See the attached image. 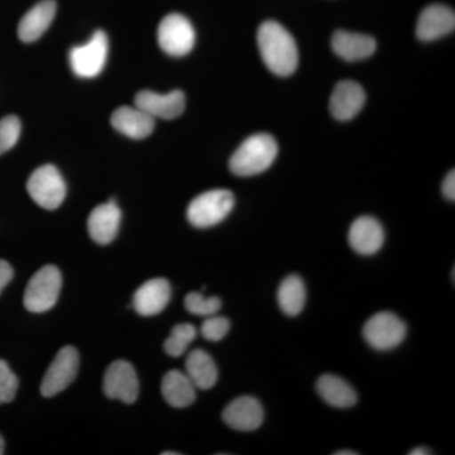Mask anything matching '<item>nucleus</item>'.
I'll return each mask as SVG.
<instances>
[{
    "mask_svg": "<svg viewBox=\"0 0 455 455\" xmlns=\"http://www.w3.org/2000/svg\"><path fill=\"white\" fill-rule=\"evenodd\" d=\"M443 194L451 202L455 200V172L451 170L443 182Z\"/></svg>",
    "mask_w": 455,
    "mask_h": 455,
    "instance_id": "31",
    "label": "nucleus"
},
{
    "mask_svg": "<svg viewBox=\"0 0 455 455\" xmlns=\"http://www.w3.org/2000/svg\"><path fill=\"white\" fill-rule=\"evenodd\" d=\"M4 454V440H3L2 435H0V455Z\"/></svg>",
    "mask_w": 455,
    "mask_h": 455,
    "instance_id": "34",
    "label": "nucleus"
},
{
    "mask_svg": "<svg viewBox=\"0 0 455 455\" xmlns=\"http://www.w3.org/2000/svg\"><path fill=\"white\" fill-rule=\"evenodd\" d=\"M184 304L188 313L199 316L215 315L221 307L220 299L205 298L200 292L188 293L187 298H185Z\"/></svg>",
    "mask_w": 455,
    "mask_h": 455,
    "instance_id": "26",
    "label": "nucleus"
},
{
    "mask_svg": "<svg viewBox=\"0 0 455 455\" xmlns=\"http://www.w3.org/2000/svg\"><path fill=\"white\" fill-rule=\"evenodd\" d=\"M278 305L287 316H296L307 302V287L300 277L292 275L284 278L277 292Z\"/></svg>",
    "mask_w": 455,
    "mask_h": 455,
    "instance_id": "24",
    "label": "nucleus"
},
{
    "mask_svg": "<svg viewBox=\"0 0 455 455\" xmlns=\"http://www.w3.org/2000/svg\"><path fill=\"white\" fill-rule=\"evenodd\" d=\"M455 14L453 9L443 4L429 5L421 12L416 26L419 40L429 42L453 32Z\"/></svg>",
    "mask_w": 455,
    "mask_h": 455,
    "instance_id": "14",
    "label": "nucleus"
},
{
    "mask_svg": "<svg viewBox=\"0 0 455 455\" xmlns=\"http://www.w3.org/2000/svg\"><path fill=\"white\" fill-rule=\"evenodd\" d=\"M134 104L152 118L175 119L184 113L187 98L181 90H173L167 94L142 90L134 98Z\"/></svg>",
    "mask_w": 455,
    "mask_h": 455,
    "instance_id": "11",
    "label": "nucleus"
},
{
    "mask_svg": "<svg viewBox=\"0 0 455 455\" xmlns=\"http://www.w3.org/2000/svg\"><path fill=\"white\" fill-rule=\"evenodd\" d=\"M20 121L16 116H7L0 119V155L13 148L20 140Z\"/></svg>",
    "mask_w": 455,
    "mask_h": 455,
    "instance_id": "27",
    "label": "nucleus"
},
{
    "mask_svg": "<svg viewBox=\"0 0 455 455\" xmlns=\"http://www.w3.org/2000/svg\"><path fill=\"white\" fill-rule=\"evenodd\" d=\"M316 391L329 405L348 409L357 403L358 396L348 382L334 374H324L316 382Z\"/></svg>",
    "mask_w": 455,
    "mask_h": 455,
    "instance_id": "22",
    "label": "nucleus"
},
{
    "mask_svg": "<svg viewBox=\"0 0 455 455\" xmlns=\"http://www.w3.org/2000/svg\"><path fill=\"white\" fill-rule=\"evenodd\" d=\"M197 388L188 374L179 370L169 371L164 376L161 391L166 403L176 409L190 406L196 398Z\"/></svg>",
    "mask_w": 455,
    "mask_h": 455,
    "instance_id": "21",
    "label": "nucleus"
},
{
    "mask_svg": "<svg viewBox=\"0 0 455 455\" xmlns=\"http://www.w3.org/2000/svg\"><path fill=\"white\" fill-rule=\"evenodd\" d=\"M409 454H411V455H425V454H431V451H429V449L416 448V449H412L411 451H409Z\"/></svg>",
    "mask_w": 455,
    "mask_h": 455,
    "instance_id": "32",
    "label": "nucleus"
},
{
    "mask_svg": "<svg viewBox=\"0 0 455 455\" xmlns=\"http://www.w3.org/2000/svg\"><path fill=\"white\" fill-rule=\"evenodd\" d=\"M366 103V92L358 83L340 82L331 94L329 108L335 119L341 122L355 118Z\"/></svg>",
    "mask_w": 455,
    "mask_h": 455,
    "instance_id": "15",
    "label": "nucleus"
},
{
    "mask_svg": "<svg viewBox=\"0 0 455 455\" xmlns=\"http://www.w3.org/2000/svg\"><path fill=\"white\" fill-rule=\"evenodd\" d=\"M56 14L55 0H42L23 16L18 26L20 40L31 44L47 31Z\"/></svg>",
    "mask_w": 455,
    "mask_h": 455,
    "instance_id": "18",
    "label": "nucleus"
},
{
    "mask_svg": "<svg viewBox=\"0 0 455 455\" xmlns=\"http://www.w3.org/2000/svg\"><path fill=\"white\" fill-rule=\"evenodd\" d=\"M103 391L112 400H119L128 405L136 403L140 394V382L136 370L130 362L119 359L107 368Z\"/></svg>",
    "mask_w": 455,
    "mask_h": 455,
    "instance_id": "10",
    "label": "nucleus"
},
{
    "mask_svg": "<svg viewBox=\"0 0 455 455\" xmlns=\"http://www.w3.org/2000/svg\"><path fill=\"white\" fill-rule=\"evenodd\" d=\"M185 367H187L185 373L197 390H211L218 381L217 364L205 350H193L188 355Z\"/></svg>",
    "mask_w": 455,
    "mask_h": 455,
    "instance_id": "23",
    "label": "nucleus"
},
{
    "mask_svg": "<svg viewBox=\"0 0 455 455\" xmlns=\"http://www.w3.org/2000/svg\"><path fill=\"white\" fill-rule=\"evenodd\" d=\"M18 381L16 374L8 366L7 362L0 359V405L12 403L16 397Z\"/></svg>",
    "mask_w": 455,
    "mask_h": 455,
    "instance_id": "28",
    "label": "nucleus"
},
{
    "mask_svg": "<svg viewBox=\"0 0 455 455\" xmlns=\"http://www.w3.org/2000/svg\"><path fill=\"white\" fill-rule=\"evenodd\" d=\"M229 329L230 323L227 317L211 315L203 323L202 335L206 340L220 341L226 337Z\"/></svg>",
    "mask_w": 455,
    "mask_h": 455,
    "instance_id": "29",
    "label": "nucleus"
},
{
    "mask_svg": "<svg viewBox=\"0 0 455 455\" xmlns=\"http://www.w3.org/2000/svg\"><path fill=\"white\" fill-rule=\"evenodd\" d=\"M196 328L193 324H179L173 326L170 337L164 341V352L170 357H181L187 352L188 346L196 338Z\"/></svg>",
    "mask_w": 455,
    "mask_h": 455,
    "instance_id": "25",
    "label": "nucleus"
},
{
    "mask_svg": "<svg viewBox=\"0 0 455 455\" xmlns=\"http://www.w3.org/2000/svg\"><path fill=\"white\" fill-rule=\"evenodd\" d=\"M161 49L170 56L188 55L196 44V29L187 17L171 13L161 20L157 29Z\"/></svg>",
    "mask_w": 455,
    "mask_h": 455,
    "instance_id": "6",
    "label": "nucleus"
},
{
    "mask_svg": "<svg viewBox=\"0 0 455 455\" xmlns=\"http://www.w3.org/2000/svg\"><path fill=\"white\" fill-rule=\"evenodd\" d=\"M265 419L263 407L257 398L242 396L235 398L224 409L223 421L228 427L238 431L259 429Z\"/></svg>",
    "mask_w": 455,
    "mask_h": 455,
    "instance_id": "12",
    "label": "nucleus"
},
{
    "mask_svg": "<svg viewBox=\"0 0 455 455\" xmlns=\"http://www.w3.org/2000/svg\"><path fill=\"white\" fill-rule=\"evenodd\" d=\"M331 47L344 61L355 62L372 56L377 49V42L371 36L338 31L331 38Z\"/></svg>",
    "mask_w": 455,
    "mask_h": 455,
    "instance_id": "20",
    "label": "nucleus"
},
{
    "mask_svg": "<svg viewBox=\"0 0 455 455\" xmlns=\"http://www.w3.org/2000/svg\"><path fill=\"white\" fill-rule=\"evenodd\" d=\"M62 276L56 266H44L36 272L27 284L25 298L26 309L41 314L55 307L61 292Z\"/></svg>",
    "mask_w": 455,
    "mask_h": 455,
    "instance_id": "4",
    "label": "nucleus"
},
{
    "mask_svg": "<svg viewBox=\"0 0 455 455\" xmlns=\"http://www.w3.org/2000/svg\"><path fill=\"white\" fill-rule=\"evenodd\" d=\"M171 299V286L166 278H152L137 290L133 307L140 315L154 316L164 311Z\"/></svg>",
    "mask_w": 455,
    "mask_h": 455,
    "instance_id": "17",
    "label": "nucleus"
},
{
    "mask_svg": "<svg viewBox=\"0 0 455 455\" xmlns=\"http://www.w3.org/2000/svg\"><path fill=\"white\" fill-rule=\"evenodd\" d=\"M122 212L114 200L100 204L90 212L88 220L89 235L95 243H112L121 227Z\"/></svg>",
    "mask_w": 455,
    "mask_h": 455,
    "instance_id": "13",
    "label": "nucleus"
},
{
    "mask_svg": "<svg viewBox=\"0 0 455 455\" xmlns=\"http://www.w3.org/2000/svg\"><path fill=\"white\" fill-rule=\"evenodd\" d=\"M79 364L80 357L76 348L66 346L60 349L42 379V396L53 397L64 391L76 377Z\"/></svg>",
    "mask_w": 455,
    "mask_h": 455,
    "instance_id": "9",
    "label": "nucleus"
},
{
    "mask_svg": "<svg viewBox=\"0 0 455 455\" xmlns=\"http://www.w3.org/2000/svg\"><path fill=\"white\" fill-rule=\"evenodd\" d=\"M114 130L132 140H142L155 130V118L140 110V108L121 107L113 113Z\"/></svg>",
    "mask_w": 455,
    "mask_h": 455,
    "instance_id": "19",
    "label": "nucleus"
},
{
    "mask_svg": "<svg viewBox=\"0 0 455 455\" xmlns=\"http://www.w3.org/2000/svg\"><path fill=\"white\" fill-rule=\"evenodd\" d=\"M33 202L46 211H55L66 196V184L61 173L52 164L38 167L27 182Z\"/></svg>",
    "mask_w": 455,
    "mask_h": 455,
    "instance_id": "5",
    "label": "nucleus"
},
{
    "mask_svg": "<svg viewBox=\"0 0 455 455\" xmlns=\"http://www.w3.org/2000/svg\"><path fill=\"white\" fill-rule=\"evenodd\" d=\"M407 328L403 319L390 311H381L367 320L363 337L377 350L396 348L405 339Z\"/></svg>",
    "mask_w": 455,
    "mask_h": 455,
    "instance_id": "7",
    "label": "nucleus"
},
{
    "mask_svg": "<svg viewBox=\"0 0 455 455\" xmlns=\"http://www.w3.org/2000/svg\"><path fill=\"white\" fill-rule=\"evenodd\" d=\"M235 196L226 188L206 191L188 205L187 215L191 226L211 228L226 220L235 208Z\"/></svg>",
    "mask_w": 455,
    "mask_h": 455,
    "instance_id": "3",
    "label": "nucleus"
},
{
    "mask_svg": "<svg viewBox=\"0 0 455 455\" xmlns=\"http://www.w3.org/2000/svg\"><path fill=\"white\" fill-rule=\"evenodd\" d=\"M348 242L352 250L362 256H372L381 250L385 232L379 220L372 217H361L349 229Z\"/></svg>",
    "mask_w": 455,
    "mask_h": 455,
    "instance_id": "16",
    "label": "nucleus"
},
{
    "mask_svg": "<svg viewBox=\"0 0 455 455\" xmlns=\"http://www.w3.org/2000/svg\"><path fill=\"white\" fill-rule=\"evenodd\" d=\"M335 455H357V451H335Z\"/></svg>",
    "mask_w": 455,
    "mask_h": 455,
    "instance_id": "33",
    "label": "nucleus"
},
{
    "mask_svg": "<svg viewBox=\"0 0 455 455\" xmlns=\"http://www.w3.org/2000/svg\"><path fill=\"white\" fill-rule=\"evenodd\" d=\"M178 455L179 453H176V451H164L163 455Z\"/></svg>",
    "mask_w": 455,
    "mask_h": 455,
    "instance_id": "35",
    "label": "nucleus"
},
{
    "mask_svg": "<svg viewBox=\"0 0 455 455\" xmlns=\"http://www.w3.org/2000/svg\"><path fill=\"white\" fill-rule=\"evenodd\" d=\"M108 57V37L106 32L97 31L89 42L71 49V68L76 76L92 79L103 71Z\"/></svg>",
    "mask_w": 455,
    "mask_h": 455,
    "instance_id": "8",
    "label": "nucleus"
},
{
    "mask_svg": "<svg viewBox=\"0 0 455 455\" xmlns=\"http://www.w3.org/2000/svg\"><path fill=\"white\" fill-rule=\"evenodd\" d=\"M257 42L263 62L278 76H289L295 73L299 65V51L296 42L286 28L275 20L260 25Z\"/></svg>",
    "mask_w": 455,
    "mask_h": 455,
    "instance_id": "1",
    "label": "nucleus"
},
{
    "mask_svg": "<svg viewBox=\"0 0 455 455\" xmlns=\"http://www.w3.org/2000/svg\"><path fill=\"white\" fill-rule=\"evenodd\" d=\"M13 278V268L7 260L0 259V293Z\"/></svg>",
    "mask_w": 455,
    "mask_h": 455,
    "instance_id": "30",
    "label": "nucleus"
},
{
    "mask_svg": "<svg viewBox=\"0 0 455 455\" xmlns=\"http://www.w3.org/2000/svg\"><path fill=\"white\" fill-rule=\"evenodd\" d=\"M277 154V142L271 134H253L230 157L229 169L242 178L259 175L271 167Z\"/></svg>",
    "mask_w": 455,
    "mask_h": 455,
    "instance_id": "2",
    "label": "nucleus"
}]
</instances>
